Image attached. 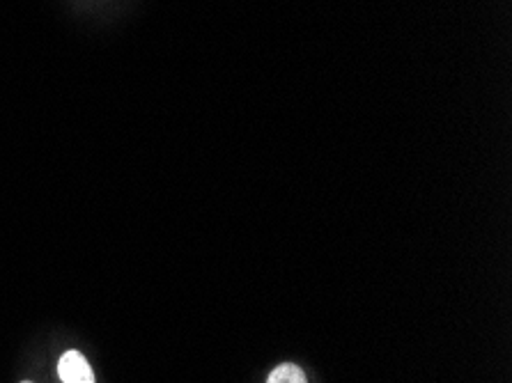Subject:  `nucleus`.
I'll return each instance as SVG.
<instances>
[{
  "instance_id": "1",
  "label": "nucleus",
  "mask_w": 512,
  "mask_h": 383,
  "mask_svg": "<svg viewBox=\"0 0 512 383\" xmlns=\"http://www.w3.org/2000/svg\"><path fill=\"white\" fill-rule=\"evenodd\" d=\"M62 383H95V372L79 351H67L58 363Z\"/></svg>"
},
{
  "instance_id": "2",
  "label": "nucleus",
  "mask_w": 512,
  "mask_h": 383,
  "mask_svg": "<svg viewBox=\"0 0 512 383\" xmlns=\"http://www.w3.org/2000/svg\"><path fill=\"white\" fill-rule=\"evenodd\" d=\"M267 383H308V381H306L304 370H301L299 365L283 363V365H278L276 370L269 374Z\"/></svg>"
},
{
  "instance_id": "3",
  "label": "nucleus",
  "mask_w": 512,
  "mask_h": 383,
  "mask_svg": "<svg viewBox=\"0 0 512 383\" xmlns=\"http://www.w3.org/2000/svg\"><path fill=\"white\" fill-rule=\"evenodd\" d=\"M21 383H33V381H21Z\"/></svg>"
}]
</instances>
